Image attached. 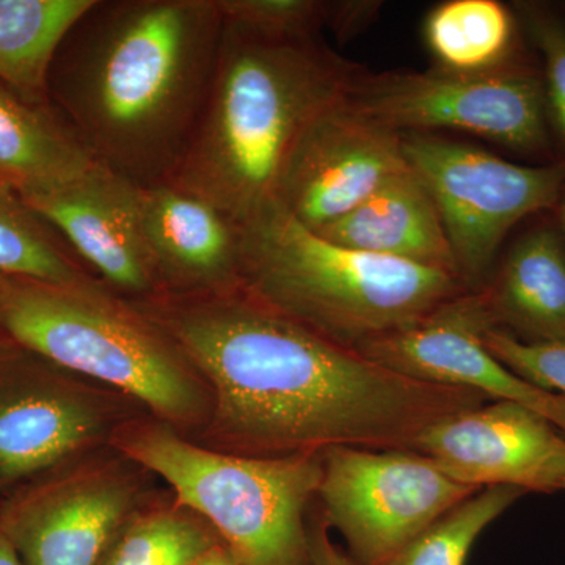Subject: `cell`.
<instances>
[{"instance_id": "cell-1", "label": "cell", "mask_w": 565, "mask_h": 565, "mask_svg": "<svg viewBox=\"0 0 565 565\" xmlns=\"http://www.w3.org/2000/svg\"><path fill=\"white\" fill-rule=\"evenodd\" d=\"M134 305L206 379L211 418L192 441L214 451L275 459L334 446L412 449L430 424L489 401L393 373L243 289L161 294Z\"/></svg>"}, {"instance_id": "cell-2", "label": "cell", "mask_w": 565, "mask_h": 565, "mask_svg": "<svg viewBox=\"0 0 565 565\" xmlns=\"http://www.w3.org/2000/svg\"><path fill=\"white\" fill-rule=\"evenodd\" d=\"M215 0H93L47 76V103L99 166L139 188L181 166L210 96Z\"/></svg>"}, {"instance_id": "cell-3", "label": "cell", "mask_w": 565, "mask_h": 565, "mask_svg": "<svg viewBox=\"0 0 565 565\" xmlns=\"http://www.w3.org/2000/svg\"><path fill=\"white\" fill-rule=\"evenodd\" d=\"M363 74L321 36L277 39L223 21L206 106L169 181L244 225L274 204L300 137Z\"/></svg>"}, {"instance_id": "cell-4", "label": "cell", "mask_w": 565, "mask_h": 565, "mask_svg": "<svg viewBox=\"0 0 565 565\" xmlns=\"http://www.w3.org/2000/svg\"><path fill=\"white\" fill-rule=\"evenodd\" d=\"M0 333L131 397L189 440L210 423V385L181 345L99 280L58 285L0 275Z\"/></svg>"}, {"instance_id": "cell-5", "label": "cell", "mask_w": 565, "mask_h": 565, "mask_svg": "<svg viewBox=\"0 0 565 565\" xmlns=\"http://www.w3.org/2000/svg\"><path fill=\"white\" fill-rule=\"evenodd\" d=\"M241 289L351 349L470 291L444 270L329 243L275 204L241 225Z\"/></svg>"}, {"instance_id": "cell-6", "label": "cell", "mask_w": 565, "mask_h": 565, "mask_svg": "<svg viewBox=\"0 0 565 565\" xmlns=\"http://www.w3.org/2000/svg\"><path fill=\"white\" fill-rule=\"evenodd\" d=\"M111 446L212 527L243 565H310L308 511L321 455L245 457L193 444L151 415L122 426Z\"/></svg>"}, {"instance_id": "cell-7", "label": "cell", "mask_w": 565, "mask_h": 565, "mask_svg": "<svg viewBox=\"0 0 565 565\" xmlns=\"http://www.w3.org/2000/svg\"><path fill=\"white\" fill-rule=\"evenodd\" d=\"M348 104L394 132L452 129L500 145L531 166L563 162L546 120L544 85L533 50L484 73L435 66L381 74L364 71Z\"/></svg>"}, {"instance_id": "cell-8", "label": "cell", "mask_w": 565, "mask_h": 565, "mask_svg": "<svg viewBox=\"0 0 565 565\" xmlns=\"http://www.w3.org/2000/svg\"><path fill=\"white\" fill-rule=\"evenodd\" d=\"M408 167L433 196L470 291L490 280L505 237L520 223L555 210L565 163L531 166L435 134H401Z\"/></svg>"}, {"instance_id": "cell-9", "label": "cell", "mask_w": 565, "mask_h": 565, "mask_svg": "<svg viewBox=\"0 0 565 565\" xmlns=\"http://www.w3.org/2000/svg\"><path fill=\"white\" fill-rule=\"evenodd\" d=\"M159 479L111 445L29 479L0 501V531L24 565H102Z\"/></svg>"}, {"instance_id": "cell-10", "label": "cell", "mask_w": 565, "mask_h": 565, "mask_svg": "<svg viewBox=\"0 0 565 565\" xmlns=\"http://www.w3.org/2000/svg\"><path fill=\"white\" fill-rule=\"evenodd\" d=\"M143 415L131 397L0 333V501L55 465L110 445Z\"/></svg>"}, {"instance_id": "cell-11", "label": "cell", "mask_w": 565, "mask_h": 565, "mask_svg": "<svg viewBox=\"0 0 565 565\" xmlns=\"http://www.w3.org/2000/svg\"><path fill=\"white\" fill-rule=\"evenodd\" d=\"M479 492L412 449L334 446L322 452L323 522L356 565H386L416 535Z\"/></svg>"}, {"instance_id": "cell-12", "label": "cell", "mask_w": 565, "mask_h": 565, "mask_svg": "<svg viewBox=\"0 0 565 565\" xmlns=\"http://www.w3.org/2000/svg\"><path fill=\"white\" fill-rule=\"evenodd\" d=\"M497 327L486 294L468 291L397 332L355 349L393 373L426 384L473 390L490 401H512L546 416L565 433V396L527 384L494 359L484 332Z\"/></svg>"}, {"instance_id": "cell-13", "label": "cell", "mask_w": 565, "mask_h": 565, "mask_svg": "<svg viewBox=\"0 0 565 565\" xmlns=\"http://www.w3.org/2000/svg\"><path fill=\"white\" fill-rule=\"evenodd\" d=\"M348 99L300 137L275 191V206L311 232L349 214L411 169L401 134L367 120Z\"/></svg>"}, {"instance_id": "cell-14", "label": "cell", "mask_w": 565, "mask_h": 565, "mask_svg": "<svg viewBox=\"0 0 565 565\" xmlns=\"http://www.w3.org/2000/svg\"><path fill=\"white\" fill-rule=\"evenodd\" d=\"M412 451L460 484L565 492V433L546 416L512 401H492L430 424Z\"/></svg>"}, {"instance_id": "cell-15", "label": "cell", "mask_w": 565, "mask_h": 565, "mask_svg": "<svg viewBox=\"0 0 565 565\" xmlns=\"http://www.w3.org/2000/svg\"><path fill=\"white\" fill-rule=\"evenodd\" d=\"M24 202L111 292L131 302L161 294L141 230L139 185L98 166L65 188Z\"/></svg>"}, {"instance_id": "cell-16", "label": "cell", "mask_w": 565, "mask_h": 565, "mask_svg": "<svg viewBox=\"0 0 565 565\" xmlns=\"http://www.w3.org/2000/svg\"><path fill=\"white\" fill-rule=\"evenodd\" d=\"M139 207L161 294L241 289V226L225 212L170 181L139 188Z\"/></svg>"}, {"instance_id": "cell-17", "label": "cell", "mask_w": 565, "mask_h": 565, "mask_svg": "<svg viewBox=\"0 0 565 565\" xmlns=\"http://www.w3.org/2000/svg\"><path fill=\"white\" fill-rule=\"evenodd\" d=\"M482 291L497 329L523 343H565V239L555 212L516 234Z\"/></svg>"}, {"instance_id": "cell-18", "label": "cell", "mask_w": 565, "mask_h": 565, "mask_svg": "<svg viewBox=\"0 0 565 565\" xmlns=\"http://www.w3.org/2000/svg\"><path fill=\"white\" fill-rule=\"evenodd\" d=\"M315 233L341 247L459 277L434 199L412 169L396 174L355 210Z\"/></svg>"}, {"instance_id": "cell-19", "label": "cell", "mask_w": 565, "mask_h": 565, "mask_svg": "<svg viewBox=\"0 0 565 565\" xmlns=\"http://www.w3.org/2000/svg\"><path fill=\"white\" fill-rule=\"evenodd\" d=\"M99 163L47 106L0 81V184L22 200L65 188Z\"/></svg>"}, {"instance_id": "cell-20", "label": "cell", "mask_w": 565, "mask_h": 565, "mask_svg": "<svg viewBox=\"0 0 565 565\" xmlns=\"http://www.w3.org/2000/svg\"><path fill=\"white\" fill-rule=\"evenodd\" d=\"M423 39L435 68L484 73L531 51L514 7L500 0H448L427 13Z\"/></svg>"}, {"instance_id": "cell-21", "label": "cell", "mask_w": 565, "mask_h": 565, "mask_svg": "<svg viewBox=\"0 0 565 565\" xmlns=\"http://www.w3.org/2000/svg\"><path fill=\"white\" fill-rule=\"evenodd\" d=\"M93 0H0V81L47 106V76L58 46Z\"/></svg>"}, {"instance_id": "cell-22", "label": "cell", "mask_w": 565, "mask_h": 565, "mask_svg": "<svg viewBox=\"0 0 565 565\" xmlns=\"http://www.w3.org/2000/svg\"><path fill=\"white\" fill-rule=\"evenodd\" d=\"M217 544L202 516L166 487L122 526L102 565H192Z\"/></svg>"}, {"instance_id": "cell-23", "label": "cell", "mask_w": 565, "mask_h": 565, "mask_svg": "<svg viewBox=\"0 0 565 565\" xmlns=\"http://www.w3.org/2000/svg\"><path fill=\"white\" fill-rule=\"evenodd\" d=\"M0 275L58 285L98 280L18 193L0 184Z\"/></svg>"}, {"instance_id": "cell-24", "label": "cell", "mask_w": 565, "mask_h": 565, "mask_svg": "<svg viewBox=\"0 0 565 565\" xmlns=\"http://www.w3.org/2000/svg\"><path fill=\"white\" fill-rule=\"evenodd\" d=\"M526 494L516 487L479 490L416 535L386 565H465L475 542L490 523Z\"/></svg>"}, {"instance_id": "cell-25", "label": "cell", "mask_w": 565, "mask_h": 565, "mask_svg": "<svg viewBox=\"0 0 565 565\" xmlns=\"http://www.w3.org/2000/svg\"><path fill=\"white\" fill-rule=\"evenodd\" d=\"M512 7L537 58L546 120L565 163V3L520 0Z\"/></svg>"}, {"instance_id": "cell-26", "label": "cell", "mask_w": 565, "mask_h": 565, "mask_svg": "<svg viewBox=\"0 0 565 565\" xmlns=\"http://www.w3.org/2000/svg\"><path fill=\"white\" fill-rule=\"evenodd\" d=\"M223 21L277 39L321 36L332 2L326 0H215Z\"/></svg>"}, {"instance_id": "cell-27", "label": "cell", "mask_w": 565, "mask_h": 565, "mask_svg": "<svg viewBox=\"0 0 565 565\" xmlns=\"http://www.w3.org/2000/svg\"><path fill=\"white\" fill-rule=\"evenodd\" d=\"M484 343L494 359L527 384L565 396V343H523L497 327L486 330Z\"/></svg>"}, {"instance_id": "cell-28", "label": "cell", "mask_w": 565, "mask_h": 565, "mask_svg": "<svg viewBox=\"0 0 565 565\" xmlns=\"http://www.w3.org/2000/svg\"><path fill=\"white\" fill-rule=\"evenodd\" d=\"M381 2L373 0H340L332 2V13L327 29L334 32L338 40H351L377 20Z\"/></svg>"}, {"instance_id": "cell-29", "label": "cell", "mask_w": 565, "mask_h": 565, "mask_svg": "<svg viewBox=\"0 0 565 565\" xmlns=\"http://www.w3.org/2000/svg\"><path fill=\"white\" fill-rule=\"evenodd\" d=\"M330 527L321 514L308 516V545H310V565H356L334 544L329 535Z\"/></svg>"}, {"instance_id": "cell-30", "label": "cell", "mask_w": 565, "mask_h": 565, "mask_svg": "<svg viewBox=\"0 0 565 565\" xmlns=\"http://www.w3.org/2000/svg\"><path fill=\"white\" fill-rule=\"evenodd\" d=\"M192 565H243L237 557L226 548L225 545L217 544L207 550L204 555L200 556Z\"/></svg>"}, {"instance_id": "cell-31", "label": "cell", "mask_w": 565, "mask_h": 565, "mask_svg": "<svg viewBox=\"0 0 565 565\" xmlns=\"http://www.w3.org/2000/svg\"><path fill=\"white\" fill-rule=\"evenodd\" d=\"M0 565H24L17 550L2 531H0Z\"/></svg>"}, {"instance_id": "cell-32", "label": "cell", "mask_w": 565, "mask_h": 565, "mask_svg": "<svg viewBox=\"0 0 565 565\" xmlns=\"http://www.w3.org/2000/svg\"><path fill=\"white\" fill-rule=\"evenodd\" d=\"M555 217L557 223H559L561 232H563V236L565 239V184L563 191H561L559 200H557L555 210Z\"/></svg>"}]
</instances>
